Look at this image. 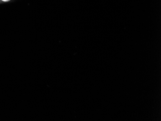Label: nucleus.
I'll list each match as a JSON object with an SVG mask.
<instances>
[{"label": "nucleus", "instance_id": "nucleus-1", "mask_svg": "<svg viewBox=\"0 0 161 121\" xmlns=\"http://www.w3.org/2000/svg\"><path fill=\"white\" fill-rule=\"evenodd\" d=\"M2 2H8L10 1L11 0H0Z\"/></svg>", "mask_w": 161, "mask_h": 121}]
</instances>
